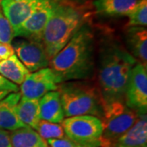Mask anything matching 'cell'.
<instances>
[{"instance_id":"28","label":"cell","mask_w":147,"mask_h":147,"mask_svg":"<svg viewBox=\"0 0 147 147\" xmlns=\"http://www.w3.org/2000/svg\"><path fill=\"white\" fill-rule=\"evenodd\" d=\"M69 1H74V0H69Z\"/></svg>"},{"instance_id":"21","label":"cell","mask_w":147,"mask_h":147,"mask_svg":"<svg viewBox=\"0 0 147 147\" xmlns=\"http://www.w3.org/2000/svg\"><path fill=\"white\" fill-rule=\"evenodd\" d=\"M35 131L45 141L49 139H61L66 137L61 123H54L45 120H40Z\"/></svg>"},{"instance_id":"26","label":"cell","mask_w":147,"mask_h":147,"mask_svg":"<svg viewBox=\"0 0 147 147\" xmlns=\"http://www.w3.org/2000/svg\"><path fill=\"white\" fill-rule=\"evenodd\" d=\"M0 147H12L8 131L0 129Z\"/></svg>"},{"instance_id":"5","label":"cell","mask_w":147,"mask_h":147,"mask_svg":"<svg viewBox=\"0 0 147 147\" xmlns=\"http://www.w3.org/2000/svg\"><path fill=\"white\" fill-rule=\"evenodd\" d=\"M140 116L136 111L129 109L124 102L104 105L100 147L110 146L134 125Z\"/></svg>"},{"instance_id":"19","label":"cell","mask_w":147,"mask_h":147,"mask_svg":"<svg viewBox=\"0 0 147 147\" xmlns=\"http://www.w3.org/2000/svg\"><path fill=\"white\" fill-rule=\"evenodd\" d=\"M12 147H49L47 142L30 127L9 131Z\"/></svg>"},{"instance_id":"1","label":"cell","mask_w":147,"mask_h":147,"mask_svg":"<svg viewBox=\"0 0 147 147\" xmlns=\"http://www.w3.org/2000/svg\"><path fill=\"white\" fill-rule=\"evenodd\" d=\"M97 56L96 85L103 106L124 102L127 81L137 60L126 47L112 38H106L100 42Z\"/></svg>"},{"instance_id":"2","label":"cell","mask_w":147,"mask_h":147,"mask_svg":"<svg viewBox=\"0 0 147 147\" xmlns=\"http://www.w3.org/2000/svg\"><path fill=\"white\" fill-rule=\"evenodd\" d=\"M96 42L92 28L84 24L59 53L49 66L59 83L91 80L96 74Z\"/></svg>"},{"instance_id":"4","label":"cell","mask_w":147,"mask_h":147,"mask_svg":"<svg viewBox=\"0 0 147 147\" xmlns=\"http://www.w3.org/2000/svg\"><path fill=\"white\" fill-rule=\"evenodd\" d=\"M58 92L65 117H103V102L96 85L90 80H73L59 84Z\"/></svg>"},{"instance_id":"6","label":"cell","mask_w":147,"mask_h":147,"mask_svg":"<svg viewBox=\"0 0 147 147\" xmlns=\"http://www.w3.org/2000/svg\"><path fill=\"white\" fill-rule=\"evenodd\" d=\"M66 137L81 146L100 147L103 124L100 119L92 115L65 118L61 123Z\"/></svg>"},{"instance_id":"18","label":"cell","mask_w":147,"mask_h":147,"mask_svg":"<svg viewBox=\"0 0 147 147\" xmlns=\"http://www.w3.org/2000/svg\"><path fill=\"white\" fill-rule=\"evenodd\" d=\"M30 74L16 54L0 61V74L17 86L21 85Z\"/></svg>"},{"instance_id":"10","label":"cell","mask_w":147,"mask_h":147,"mask_svg":"<svg viewBox=\"0 0 147 147\" xmlns=\"http://www.w3.org/2000/svg\"><path fill=\"white\" fill-rule=\"evenodd\" d=\"M59 81L50 67L30 73L20 85L21 96L29 99H40L52 91H57Z\"/></svg>"},{"instance_id":"8","label":"cell","mask_w":147,"mask_h":147,"mask_svg":"<svg viewBox=\"0 0 147 147\" xmlns=\"http://www.w3.org/2000/svg\"><path fill=\"white\" fill-rule=\"evenodd\" d=\"M57 0H40L31 15L15 34V38L20 37L30 40L42 42L44 29L47 26Z\"/></svg>"},{"instance_id":"24","label":"cell","mask_w":147,"mask_h":147,"mask_svg":"<svg viewBox=\"0 0 147 147\" xmlns=\"http://www.w3.org/2000/svg\"><path fill=\"white\" fill-rule=\"evenodd\" d=\"M0 91H7L9 92H18L19 87L0 74Z\"/></svg>"},{"instance_id":"29","label":"cell","mask_w":147,"mask_h":147,"mask_svg":"<svg viewBox=\"0 0 147 147\" xmlns=\"http://www.w3.org/2000/svg\"><path fill=\"white\" fill-rule=\"evenodd\" d=\"M80 147H86V146H80Z\"/></svg>"},{"instance_id":"23","label":"cell","mask_w":147,"mask_h":147,"mask_svg":"<svg viewBox=\"0 0 147 147\" xmlns=\"http://www.w3.org/2000/svg\"><path fill=\"white\" fill-rule=\"evenodd\" d=\"M49 147H80L78 144L69 139L68 137L61 139H49L46 141Z\"/></svg>"},{"instance_id":"7","label":"cell","mask_w":147,"mask_h":147,"mask_svg":"<svg viewBox=\"0 0 147 147\" xmlns=\"http://www.w3.org/2000/svg\"><path fill=\"white\" fill-rule=\"evenodd\" d=\"M124 103L138 115H146L147 67L139 62L131 69L127 84Z\"/></svg>"},{"instance_id":"15","label":"cell","mask_w":147,"mask_h":147,"mask_svg":"<svg viewBox=\"0 0 147 147\" xmlns=\"http://www.w3.org/2000/svg\"><path fill=\"white\" fill-rule=\"evenodd\" d=\"M39 110L42 120L61 123L65 118L58 91H52L42 96L39 99Z\"/></svg>"},{"instance_id":"13","label":"cell","mask_w":147,"mask_h":147,"mask_svg":"<svg viewBox=\"0 0 147 147\" xmlns=\"http://www.w3.org/2000/svg\"><path fill=\"white\" fill-rule=\"evenodd\" d=\"M127 51L137 62L147 67V30L146 27H128L126 33Z\"/></svg>"},{"instance_id":"30","label":"cell","mask_w":147,"mask_h":147,"mask_svg":"<svg viewBox=\"0 0 147 147\" xmlns=\"http://www.w3.org/2000/svg\"><path fill=\"white\" fill-rule=\"evenodd\" d=\"M143 147H147V146H143Z\"/></svg>"},{"instance_id":"9","label":"cell","mask_w":147,"mask_h":147,"mask_svg":"<svg viewBox=\"0 0 147 147\" xmlns=\"http://www.w3.org/2000/svg\"><path fill=\"white\" fill-rule=\"evenodd\" d=\"M11 44L16 57L30 73L49 66L50 60L41 42L20 38Z\"/></svg>"},{"instance_id":"17","label":"cell","mask_w":147,"mask_h":147,"mask_svg":"<svg viewBox=\"0 0 147 147\" xmlns=\"http://www.w3.org/2000/svg\"><path fill=\"white\" fill-rule=\"evenodd\" d=\"M139 0H96V11L103 16H127Z\"/></svg>"},{"instance_id":"14","label":"cell","mask_w":147,"mask_h":147,"mask_svg":"<svg viewBox=\"0 0 147 147\" xmlns=\"http://www.w3.org/2000/svg\"><path fill=\"white\" fill-rule=\"evenodd\" d=\"M147 146L146 115H141L131 128L109 147Z\"/></svg>"},{"instance_id":"27","label":"cell","mask_w":147,"mask_h":147,"mask_svg":"<svg viewBox=\"0 0 147 147\" xmlns=\"http://www.w3.org/2000/svg\"><path fill=\"white\" fill-rule=\"evenodd\" d=\"M9 93H11V92H7V91H0V100L3 99V98H4L5 96H7Z\"/></svg>"},{"instance_id":"16","label":"cell","mask_w":147,"mask_h":147,"mask_svg":"<svg viewBox=\"0 0 147 147\" xmlns=\"http://www.w3.org/2000/svg\"><path fill=\"white\" fill-rule=\"evenodd\" d=\"M16 114L24 125L36 130L41 120L39 99H29L21 96L16 106Z\"/></svg>"},{"instance_id":"11","label":"cell","mask_w":147,"mask_h":147,"mask_svg":"<svg viewBox=\"0 0 147 147\" xmlns=\"http://www.w3.org/2000/svg\"><path fill=\"white\" fill-rule=\"evenodd\" d=\"M39 2L40 0H0V7L13 29L14 36Z\"/></svg>"},{"instance_id":"20","label":"cell","mask_w":147,"mask_h":147,"mask_svg":"<svg viewBox=\"0 0 147 147\" xmlns=\"http://www.w3.org/2000/svg\"><path fill=\"white\" fill-rule=\"evenodd\" d=\"M128 21L127 26L146 27L147 0H139L135 7L127 14Z\"/></svg>"},{"instance_id":"25","label":"cell","mask_w":147,"mask_h":147,"mask_svg":"<svg viewBox=\"0 0 147 147\" xmlns=\"http://www.w3.org/2000/svg\"><path fill=\"white\" fill-rule=\"evenodd\" d=\"M14 54L15 52L11 43H0V61Z\"/></svg>"},{"instance_id":"22","label":"cell","mask_w":147,"mask_h":147,"mask_svg":"<svg viewBox=\"0 0 147 147\" xmlns=\"http://www.w3.org/2000/svg\"><path fill=\"white\" fill-rule=\"evenodd\" d=\"M13 39V29L0 7V43H11Z\"/></svg>"},{"instance_id":"3","label":"cell","mask_w":147,"mask_h":147,"mask_svg":"<svg viewBox=\"0 0 147 147\" xmlns=\"http://www.w3.org/2000/svg\"><path fill=\"white\" fill-rule=\"evenodd\" d=\"M84 9L69 0H57L42 34V43L49 60L53 58L85 24Z\"/></svg>"},{"instance_id":"12","label":"cell","mask_w":147,"mask_h":147,"mask_svg":"<svg viewBox=\"0 0 147 147\" xmlns=\"http://www.w3.org/2000/svg\"><path fill=\"white\" fill-rule=\"evenodd\" d=\"M21 96L19 92H11L0 100V129L11 131L26 127L19 120L16 114V106Z\"/></svg>"}]
</instances>
